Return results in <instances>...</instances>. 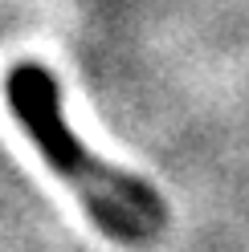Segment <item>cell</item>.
Segmentation results:
<instances>
[{
  "label": "cell",
  "mask_w": 249,
  "mask_h": 252,
  "mask_svg": "<svg viewBox=\"0 0 249 252\" xmlns=\"http://www.w3.org/2000/svg\"><path fill=\"white\" fill-rule=\"evenodd\" d=\"M0 94H4V106H8L12 122L21 126V134L33 143L45 167L61 183L74 187L78 203L86 208V216L98 224L102 236H111V240L127 244V248H143L160 236L164 220H167L160 191L147 179L98 159L70 130L61 82L45 61H33V57L12 61L4 77H0Z\"/></svg>",
  "instance_id": "1"
}]
</instances>
